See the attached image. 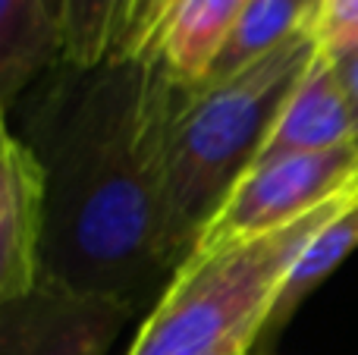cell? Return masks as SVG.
<instances>
[{"mask_svg":"<svg viewBox=\"0 0 358 355\" xmlns=\"http://www.w3.org/2000/svg\"><path fill=\"white\" fill-rule=\"evenodd\" d=\"M25 94L16 138L41 173V280L138 314L173 280L164 145L179 82L157 54L63 60Z\"/></svg>","mask_w":358,"mask_h":355,"instance_id":"obj_1","label":"cell"},{"mask_svg":"<svg viewBox=\"0 0 358 355\" xmlns=\"http://www.w3.org/2000/svg\"><path fill=\"white\" fill-rule=\"evenodd\" d=\"M321 50L317 29H305L227 79L179 85L164 145V252L173 274L252 170Z\"/></svg>","mask_w":358,"mask_h":355,"instance_id":"obj_2","label":"cell"},{"mask_svg":"<svg viewBox=\"0 0 358 355\" xmlns=\"http://www.w3.org/2000/svg\"><path fill=\"white\" fill-rule=\"evenodd\" d=\"M355 198L358 189L271 233L192 252L126 355H245L305 245Z\"/></svg>","mask_w":358,"mask_h":355,"instance_id":"obj_3","label":"cell"},{"mask_svg":"<svg viewBox=\"0 0 358 355\" xmlns=\"http://www.w3.org/2000/svg\"><path fill=\"white\" fill-rule=\"evenodd\" d=\"M355 189L358 136L324 151L280 157L242 176L204 236L198 239L195 252L271 233Z\"/></svg>","mask_w":358,"mask_h":355,"instance_id":"obj_4","label":"cell"},{"mask_svg":"<svg viewBox=\"0 0 358 355\" xmlns=\"http://www.w3.org/2000/svg\"><path fill=\"white\" fill-rule=\"evenodd\" d=\"M129 318L120 302L38 280L0 312V355H107Z\"/></svg>","mask_w":358,"mask_h":355,"instance_id":"obj_5","label":"cell"},{"mask_svg":"<svg viewBox=\"0 0 358 355\" xmlns=\"http://www.w3.org/2000/svg\"><path fill=\"white\" fill-rule=\"evenodd\" d=\"M355 136L358 126L352 117V104H349L346 88L336 75L334 57L321 50L308 66V73L302 75V82L296 85V92L289 94L286 107L280 110L252 170L289 154L334 148V145H343Z\"/></svg>","mask_w":358,"mask_h":355,"instance_id":"obj_6","label":"cell"},{"mask_svg":"<svg viewBox=\"0 0 358 355\" xmlns=\"http://www.w3.org/2000/svg\"><path fill=\"white\" fill-rule=\"evenodd\" d=\"M63 60V0H0V104L19 101Z\"/></svg>","mask_w":358,"mask_h":355,"instance_id":"obj_7","label":"cell"},{"mask_svg":"<svg viewBox=\"0 0 358 355\" xmlns=\"http://www.w3.org/2000/svg\"><path fill=\"white\" fill-rule=\"evenodd\" d=\"M248 0H182L167 19L151 54L161 57L173 82L192 88L208 79Z\"/></svg>","mask_w":358,"mask_h":355,"instance_id":"obj_8","label":"cell"},{"mask_svg":"<svg viewBox=\"0 0 358 355\" xmlns=\"http://www.w3.org/2000/svg\"><path fill=\"white\" fill-rule=\"evenodd\" d=\"M321 6L324 0H248L204 82L227 79L245 69L248 63L271 54L273 48L286 44L299 31L317 29Z\"/></svg>","mask_w":358,"mask_h":355,"instance_id":"obj_9","label":"cell"},{"mask_svg":"<svg viewBox=\"0 0 358 355\" xmlns=\"http://www.w3.org/2000/svg\"><path fill=\"white\" fill-rule=\"evenodd\" d=\"M355 249H358V198L305 245V252L292 264L289 277H286L283 289H280L264 333H277L292 318V312L305 302V296L321 287Z\"/></svg>","mask_w":358,"mask_h":355,"instance_id":"obj_10","label":"cell"},{"mask_svg":"<svg viewBox=\"0 0 358 355\" xmlns=\"http://www.w3.org/2000/svg\"><path fill=\"white\" fill-rule=\"evenodd\" d=\"M38 230H41V192L19 201L6 217H0V312L29 296L41 280Z\"/></svg>","mask_w":358,"mask_h":355,"instance_id":"obj_11","label":"cell"},{"mask_svg":"<svg viewBox=\"0 0 358 355\" xmlns=\"http://www.w3.org/2000/svg\"><path fill=\"white\" fill-rule=\"evenodd\" d=\"M129 0H63L66 60L76 66L104 63L117 48Z\"/></svg>","mask_w":358,"mask_h":355,"instance_id":"obj_12","label":"cell"},{"mask_svg":"<svg viewBox=\"0 0 358 355\" xmlns=\"http://www.w3.org/2000/svg\"><path fill=\"white\" fill-rule=\"evenodd\" d=\"M179 3L182 0H129L117 48L110 57H148L167 19L179 10Z\"/></svg>","mask_w":358,"mask_h":355,"instance_id":"obj_13","label":"cell"},{"mask_svg":"<svg viewBox=\"0 0 358 355\" xmlns=\"http://www.w3.org/2000/svg\"><path fill=\"white\" fill-rule=\"evenodd\" d=\"M41 192V173L22 142L0 145V217L13 211L19 201Z\"/></svg>","mask_w":358,"mask_h":355,"instance_id":"obj_14","label":"cell"},{"mask_svg":"<svg viewBox=\"0 0 358 355\" xmlns=\"http://www.w3.org/2000/svg\"><path fill=\"white\" fill-rule=\"evenodd\" d=\"M317 38L330 57L352 48L358 38V0H324L317 16Z\"/></svg>","mask_w":358,"mask_h":355,"instance_id":"obj_15","label":"cell"},{"mask_svg":"<svg viewBox=\"0 0 358 355\" xmlns=\"http://www.w3.org/2000/svg\"><path fill=\"white\" fill-rule=\"evenodd\" d=\"M334 66H336V75H340L343 88H346V98H349V104H352V117L358 126V50L334 57Z\"/></svg>","mask_w":358,"mask_h":355,"instance_id":"obj_16","label":"cell"},{"mask_svg":"<svg viewBox=\"0 0 358 355\" xmlns=\"http://www.w3.org/2000/svg\"><path fill=\"white\" fill-rule=\"evenodd\" d=\"M16 142V136L10 132V123H6V107L0 104V145H10Z\"/></svg>","mask_w":358,"mask_h":355,"instance_id":"obj_17","label":"cell"},{"mask_svg":"<svg viewBox=\"0 0 358 355\" xmlns=\"http://www.w3.org/2000/svg\"><path fill=\"white\" fill-rule=\"evenodd\" d=\"M352 50H358V38L352 41V48H349V50H343V54H352ZM336 57H340V54H336Z\"/></svg>","mask_w":358,"mask_h":355,"instance_id":"obj_18","label":"cell"}]
</instances>
